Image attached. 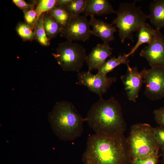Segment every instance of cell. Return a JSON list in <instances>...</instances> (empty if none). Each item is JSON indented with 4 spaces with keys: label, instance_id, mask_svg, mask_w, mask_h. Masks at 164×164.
<instances>
[{
    "label": "cell",
    "instance_id": "9a60e30c",
    "mask_svg": "<svg viewBox=\"0 0 164 164\" xmlns=\"http://www.w3.org/2000/svg\"><path fill=\"white\" fill-rule=\"evenodd\" d=\"M148 19L155 29L160 30L164 27V0H154L149 7Z\"/></svg>",
    "mask_w": 164,
    "mask_h": 164
},
{
    "label": "cell",
    "instance_id": "4316f807",
    "mask_svg": "<svg viewBox=\"0 0 164 164\" xmlns=\"http://www.w3.org/2000/svg\"><path fill=\"white\" fill-rule=\"evenodd\" d=\"M154 118L157 123L164 127V107L155 109L153 111Z\"/></svg>",
    "mask_w": 164,
    "mask_h": 164
},
{
    "label": "cell",
    "instance_id": "3957f363",
    "mask_svg": "<svg viewBox=\"0 0 164 164\" xmlns=\"http://www.w3.org/2000/svg\"><path fill=\"white\" fill-rule=\"evenodd\" d=\"M48 119L55 135L60 140L71 141L81 136L86 121L71 103L57 102L48 114Z\"/></svg>",
    "mask_w": 164,
    "mask_h": 164
},
{
    "label": "cell",
    "instance_id": "7c38bea8",
    "mask_svg": "<svg viewBox=\"0 0 164 164\" xmlns=\"http://www.w3.org/2000/svg\"><path fill=\"white\" fill-rule=\"evenodd\" d=\"M113 49L109 43L98 44L87 56L86 62L88 70L100 69L106 62L107 58L112 53Z\"/></svg>",
    "mask_w": 164,
    "mask_h": 164
},
{
    "label": "cell",
    "instance_id": "f546056e",
    "mask_svg": "<svg viewBox=\"0 0 164 164\" xmlns=\"http://www.w3.org/2000/svg\"><path fill=\"white\" fill-rule=\"evenodd\" d=\"M161 154L160 155L162 157L161 164H164V149L160 150Z\"/></svg>",
    "mask_w": 164,
    "mask_h": 164
},
{
    "label": "cell",
    "instance_id": "d6986e66",
    "mask_svg": "<svg viewBox=\"0 0 164 164\" xmlns=\"http://www.w3.org/2000/svg\"><path fill=\"white\" fill-rule=\"evenodd\" d=\"M44 14L40 16L37 21L34 30L35 38L41 45L47 46L50 44V39L47 36L44 26Z\"/></svg>",
    "mask_w": 164,
    "mask_h": 164
},
{
    "label": "cell",
    "instance_id": "603a6c76",
    "mask_svg": "<svg viewBox=\"0 0 164 164\" xmlns=\"http://www.w3.org/2000/svg\"><path fill=\"white\" fill-rule=\"evenodd\" d=\"M57 0H41L38 2L36 10L37 21L40 16L46 12H49L56 6Z\"/></svg>",
    "mask_w": 164,
    "mask_h": 164
},
{
    "label": "cell",
    "instance_id": "ba28073f",
    "mask_svg": "<svg viewBox=\"0 0 164 164\" xmlns=\"http://www.w3.org/2000/svg\"><path fill=\"white\" fill-rule=\"evenodd\" d=\"M90 26L85 15L72 16L67 24L62 27L60 36L67 40L85 42L92 35Z\"/></svg>",
    "mask_w": 164,
    "mask_h": 164
},
{
    "label": "cell",
    "instance_id": "f1b7e54d",
    "mask_svg": "<svg viewBox=\"0 0 164 164\" xmlns=\"http://www.w3.org/2000/svg\"><path fill=\"white\" fill-rule=\"evenodd\" d=\"M71 0H57L56 2V7H63Z\"/></svg>",
    "mask_w": 164,
    "mask_h": 164
},
{
    "label": "cell",
    "instance_id": "4fadbf2b",
    "mask_svg": "<svg viewBox=\"0 0 164 164\" xmlns=\"http://www.w3.org/2000/svg\"><path fill=\"white\" fill-rule=\"evenodd\" d=\"M89 22L92 29V35L100 38L104 43H109L115 39L114 34L116 31V28L112 24L103 20L96 18L94 16H91Z\"/></svg>",
    "mask_w": 164,
    "mask_h": 164
},
{
    "label": "cell",
    "instance_id": "2e32d148",
    "mask_svg": "<svg viewBox=\"0 0 164 164\" xmlns=\"http://www.w3.org/2000/svg\"><path fill=\"white\" fill-rule=\"evenodd\" d=\"M155 31L148 23L145 22L143 24L137 32V41L129 53L126 54L129 57L132 55L140 46L144 43L148 44L152 40Z\"/></svg>",
    "mask_w": 164,
    "mask_h": 164
},
{
    "label": "cell",
    "instance_id": "8fae6325",
    "mask_svg": "<svg viewBox=\"0 0 164 164\" xmlns=\"http://www.w3.org/2000/svg\"><path fill=\"white\" fill-rule=\"evenodd\" d=\"M127 66L126 74L121 77V80L124 86L128 100L135 102L144 83L143 72V70L139 71L136 67H131L129 64Z\"/></svg>",
    "mask_w": 164,
    "mask_h": 164
},
{
    "label": "cell",
    "instance_id": "7402d4cb",
    "mask_svg": "<svg viewBox=\"0 0 164 164\" xmlns=\"http://www.w3.org/2000/svg\"><path fill=\"white\" fill-rule=\"evenodd\" d=\"M26 23L21 22L18 24L16 28V31L20 37L25 41H31L35 38V31Z\"/></svg>",
    "mask_w": 164,
    "mask_h": 164
},
{
    "label": "cell",
    "instance_id": "9c48e42d",
    "mask_svg": "<svg viewBox=\"0 0 164 164\" xmlns=\"http://www.w3.org/2000/svg\"><path fill=\"white\" fill-rule=\"evenodd\" d=\"M139 55L146 59L151 67L164 66V36L160 30L155 29L152 40Z\"/></svg>",
    "mask_w": 164,
    "mask_h": 164
},
{
    "label": "cell",
    "instance_id": "ffe728a7",
    "mask_svg": "<svg viewBox=\"0 0 164 164\" xmlns=\"http://www.w3.org/2000/svg\"><path fill=\"white\" fill-rule=\"evenodd\" d=\"M48 12L52 17L62 27L67 24L72 16L63 7L55 6Z\"/></svg>",
    "mask_w": 164,
    "mask_h": 164
},
{
    "label": "cell",
    "instance_id": "5b68a950",
    "mask_svg": "<svg viewBox=\"0 0 164 164\" xmlns=\"http://www.w3.org/2000/svg\"><path fill=\"white\" fill-rule=\"evenodd\" d=\"M127 139L132 159L145 157L160 150L155 128L149 124L133 125Z\"/></svg>",
    "mask_w": 164,
    "mask_h": 164
},
{
    "label": "cell",
    "instance_id": "277c9868",
    "mask_svg": "<svg viewBox=\"0 0 164 164\" xmlns=\"http://www.w3.org/2000/svg\"><path fill=\"white\" fill-rule=\"evenodd\" d=\"M115 13L117 16L111 24L118 29L122 43L127 39L133 41V33L137 32L148 19V15L140 6H136L135 2L121 3Z\"/></svg>",
    "mask_w": 164,
    "mask_h": 164
},
{
    "label": "cell",
    "instance_id": "30bf717a",
    "mask_svg": "<svg viewBox=\"0 0 164 164\" xmlns=\"http://www.w3.org/2000/svg\"><path fill=\"white\" fill-rule=\"evenodd\" d=\"M78 84L86 87L91 92L97 94L100 98L105 93L110 86L115 81L113 77L104 76L91 72L83 71L77 74Z\"/></svg>",
    "mask_w": 164,
    "mask_h": 164
},
{
    "label": "cell",
    "instance_id": "8992f818",
    "mask_svg": "<svg viewBox=\"0 0 164 164\" xmlns=\"http://www.w3.org/2000/svg\"><path fill=\"white\" fill-rule=\"evenodd\" d=\"M52 55L63 70L78 72L87 56L83 46L69 40L59 43Z\"/></svg>",
    "mask_w": 164,
    "mask_h": 164
},
{
    "label": "cell",
    "instance_id": "52a82bcc",
    "mask_svg": "<svg viewBox=\"0 0 164 164\" xmlns=\"http://www.w3.org/2000/svg\"><path fill=\"white\" fill-rule=\"evenodd\" d=\"M143 71L146 96L152 100L164 98V66L145 68Z\"/></svg>",
    "mask_w": 164,
    "mask_h": 164
},
{
    "label": "cell",
    "instance_id": "e0dca14e",
    "mask_svg": "<svg viewBox=\"0 0 164 164\" xmlns=\"http://www.w3.org/2000/svg\"><path fill=\"white\" fill-rule=\"evenodd\" d=\"M128 56L126 54L123 55H119L117 57H114L111 58L105 62L102 67L98 70L97 73L100 75L107 76V74L117 66L121 64H129V62Z\"/></svg>",
    "mask_w": 164,
    "mask_h": 164
},
{
    "label": "cell",
    "instance_id": "6da1fadb",
    "mask_svg": "<svg viewBox=\"0 0 164 164\" xmlns=\"http://www.w3.org/2000/svg\"><path fill=\"white\" fill-rule=\"evenodd\" d=\"M131 159L127 139L124 134L89 135L82 157L84 164H128Z\"/></svg>",
    "mask_w": 164,
    "mask_h": 164
},
{
    "label": "cell",
    "instance_id": "5bb4252c",
    "mask_svg": "<svg viewBox=\"0 0 164 164\" xmlns=\"http://www.w3.org/2000/svg\"><path fill=\"white\" fill-rule=\"evenodd\" d=\"M115 12L107 0H86L83 13L87 16H91L115 13Z\"/></svg>",
    "mask_w": 164,
    "mask_h": 164
},
{
    "label": "cell",
    "instance_id": "484cf974",
    "mask_svg": "<svg viewBox=\"0 0 164 164\" xmlns=\"http://www.w3.org/2000/svg\"><path fill=\"white\" fill-rule=\"evenodd\" d=\"M155 134L160 150L164 149V127L159 126L155 128Z\"/></svg>",
    "mask_w": 164,
    "mask_h": 164
},
{
    "label": "cell",
    "instance_id": "83f0119b",
    "mask_svg": "<svg viewBox=\"0 0 164 164\" xmlns=\"http://www.w3.org/2000/svg\"><path fill=\"white\" fill-rule=\"evenodd\" d=\"M12 2L24 12L33 9V5L28 3L24 0H13Z\"/></svg>",
    "mask_w": 164,
    "mask_h": 164
},
{
    "label": "cell",
    "instance_id": "7a4b0ae2",
    "mask_svg": "<svg viewBox=\"0 0 164 164\" xmlns=\"http://www.w3.org/2000/svg\"><path fill=\"white\" fill-rule=\"evenodd\" d=\"M85 118L95 134L123 135L126 128L121 106L114 97L108 100L100 98L91 106Z\"/></svg>",
    "mask_w": 164,
    "mask_h": 164
},
{
    "label": "cell",
    "instance_id": "44dd1931",
    "mask_svg": "<svg viewBox=\"0 0 164 164\" xmlns=\"http://www.w3.org/2000/svg\"><path fill=\"white\" fill-rule=\"evenodd\" d=\"M86 0H71L63 7L66 11L73 16L80 15L84 10Z\"/></svg>",
    "mask_w": 164,
    "mask_h": 164
},
{
    "label": "cell",
    "instance_id": "cb8c5ba5",
    "mask_svg": "<svg viewBox=\"0 0 164 164\" xmlns=\"http://www.w3.org/2000/svg\"><path fill=\"white\" fill-rule=\"evenodd\" d=\"M159 152L145 157L132 159L130 164H159Z\"/></svg>",
    "mask_w": 164,
    "mask_h": 164
},
{
    "label": "cell",
    "instance_id": "ac0fdd59",
    "mask_svg": "<svg viewBox=\"0 0 164 164\" xmlns=\"http://www.w3.org/2000/svg\"><path fill=\"white\" fill-rule=\"evenodd\" d=\"M44 29L48 37L50 39L60 34L62 26L50 15L48 12L44 13L43 17Z\"/></svg>",
    "mask_w": 164,
    "mask_h": 164
},
{
    "label": "cell",
    "instance_id": "d4e9b609",
    "mask_svg": "<svg viewBox=\"0 0 164 164\" xmlns=\"http://www.w3.org/2000/svg\"><path fill=\"white\" fill-rule=\"evenodd\" d=\"M24 16L26 23L33 29H35L37 22V13L33 9L24 11Z\"/></svg>",
    "mask_w": 164,
    "mask_h": 164
}]
</instances>
